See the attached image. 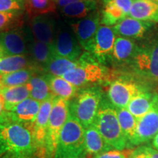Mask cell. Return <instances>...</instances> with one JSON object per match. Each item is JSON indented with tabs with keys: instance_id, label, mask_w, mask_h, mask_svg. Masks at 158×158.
I'll use <instances>...</instances> for the list:
<instances>
[{
	"instance_id": "cell-1",
	"label": "cell",
	"mask_w": 158,
	"mask_h": 158,
	"mask_svg": "<svg viewBox=\"0 0 158 158\" xmlns=\"http://www.w3.org/2000/svg\"><path fill=\"white\" fill-rule=\"evenodd\" d=\"M35 153L32 133L24 126L9 122L0 126V155L17 158L31 157Z\"/></svg>"
},
{
	"instance_id": "cell-2",
	"label": "cell",
	"mask_w": 158,
	"mask_h": 158,
	"mask_svg": "<svg viewBox=\"0 0 158 158\" xmlns=\"http://www.w3.org/2000/svg\"><path fill=\"white\" fill-rule=\"evenodd\" d=\"M107 87L105 95L115 108H126L136 95L149 90L147 82L123 70H116L115 77Z\"/></svg>"
},
{
	"instance_id": "cell-3",
	"label": "cell",
	"mask_w": 158,
	"mask_h": 158,
	"mask_svg": "<svg viewBox=\"0 0 158 158\" xmlns=\"http://www.w3.org/2000/svg\"><path fill=\"white\" fill-rule=\"evenodd\" d=\"M78 66L68 71L62 78L79 89L88 86H107L116 76V70L80 58Z\"/></svg>"
},
{
	"instance_id": "cell-4",
	"label": "cell",
	"mask_w": 158,
	"mask_h": 158,
	"mask_svg": "<svg viewBox=\"0 0 158 158\" xmlns=\"http://www.w3.org/2000/svg\"><path fill=\"white\" fill-rule=\"evenodd\" d=\"M127 68L128 72L147 83H158V35L147 39Z\"/></svg>"
},
{
	"instance_id": "cell-5",
	"label": "cell",
	"mask_w": 158,
	"mask_h": 158,
	"mask_svg": "<svg viewBox=\"0 0 158 158\" xmlns=\"http://www.w3.org/2000/svg\"><path fill=\"white\" fill-rule=\"evenodd\" d=\"M104 94L102 86H88L80 89L70 100V114L85 129L94 124Z\"/></svg>"
},
{
	"instance_id": "cell-6",
	"label": "cell",
	"mask_w": 158,
	"mask_h": 158,
	"mask_svg": "<svg viewBox=\"0 0 158 158\" xmlns=\"http://www.w3.org/2000/svg\"><path fill=\"white\" fill-rule=\"evenodd\" d=\"M93 125L105 141L114 149H127V141L122 133L116 108L104 94Z\"/></svg>"
},
{
	"instance_id": "cell-7",
	"label": "cell",
	"mask_w": 158,
	"mask_h": 158,
	"mask_svg": "<svg viewBox=\"0 0 158 158\" xmlns=\"http://www.w3.org/2000/svg\"><path fill=\"white\" fill-rule=\"evenodd\" d=\"M85 128L69 114L59 135L54 158H85Z\"/></svg>"
},
{
	"instance_id": "cell-8",
	"label": "cell",
	"mask_w": 158,
	"mask_h": 158,
	"mask_svg": "<svg viewBox=\"0 0 158 158\" xmlns=\"http://www.w3.org/2000/svg\"><path fill=\"white\" fill-rule=\"evenodd\" d=\"M69 106V100L56 97L55 98L47 128L45 139L46 158H54L59 135L70 114Z\"/></svg>"
},
{
	"instance_id": "cell-9",
	"label": "cell",
	"mask_w": 158,
	"mask_h": 158,
	"mask_svg": "<svg viewBox=\"0 0 158 158\" xmlns=\"http://www.w3.org/2000/svg\"><path fill=\"white\" fill-rule=\"evenodd\" d=\"M52 51L54 56L72 61L79 60L84 54L83 48L79 44L71 27L64 23H57Z\"/></svg>"
},
{
	"instance_id": "cell-10",
	"label": "cell",
	"mask_w": 158,
	"mask_h": 158,
	"mask_svg": "<svg viewBox=\"0 0 158 158\" xmlns=\"http://www.w3.org/2000/svg\"><path fill=\"white\" fill-rule=\"evenodd\" d=\"M113 27L100 24L97 31L92 48L89 52H85L86 59L92 62L107 66L116 38Z\"/></svg>"
},
{
	"instance_id": "cell-11",
	"label": "cell",
	"mask_w": 158,
	"mask_h": 158,
	"mask_svg": "<svg viewBox=\"0 0 158 158\" xmlns=\"http://www.w3.org/2000/svg\"><path fill=\"white\" fill-rule=\"evenodd\" d=\"M52 96L41 102L38 114L32 128V135L35 147V155L39 158H46L45 152V139H46L47 128L54 99Z\"/></svg>"
},
{
	"instance_id": "cell-12",
	"label": "cell",
	"mask_w": 158,
	"mask_h": 158,
	"mask_svg": "<svg viewBox=\"0 0 158 158\" xmlns=\"http://www.w3.org/2000/svg\"><path fill=\"white\" fill-rule=\"evenodd\" d=\"M100 21L101 13L95 10L84 19L71 23V29L85 52H89L92 48Z\"/></svg>"
},
{
	"instance_id": "cell-13",
	"label": "cell",
	"mask_w": 158,
	"mask_h": 158,
	"mask_svg": "<svg viewBox=\"0 0 158 158\" xmlns=\"http://www.w3.org/2000/svg\"><path fill=\"white\" fill-rule=\"evenodd\" d=\"M158 133V94H155L152 107L138 120L135 137L133 146H142L149 143Z\"/></svg>"
},
{
	"instance_id": "cell-14",
	"label": "cell",
	"mask_w": 158,
	"mask_h": 158,
	"mask_svg": "<svg viewBox=\"0 0 158 158\" xmlns=\"http://www.w3.org/2000/svg\"><path fill=\"white\" fill-rule=\"evenodd\" d=\"M0 47L6 56L29 55L28 29L23 27L0 32Z\"/></svg>"
},
{
	"instance_id": "cell-15",
	"label": "cell",
	"mask_w": 158,
	"mask_h": 158,
	"mask_svg": "<svg viewBox=\"0 0 158 158\" xmlns=\"http://www.w3.org/2000/svg\"><path fill=\"white\" fill-rule=\"evenodd\" d=\"M138 49V44L132 39L117 36L110 55L109 65L116 70L127 68Z\"/></svg>"
},
{
	"instance_id": "cell-16",
	"label": "cell",
	"mask_w": 158,
	"mask_h": 158,
	"mask_svg": "<svg viewBox=\"0 0 158 158\" xmlns=\"http://www.w3.org/2000/svg\"><path fill=\"white\" fill-rule=\"evenodd\" d=\"M41 102L31 98L26 99L7 111L10 120L24 126L32 133V128L38 114Z\"/></svg>"
},
{
	"instance_id": "cell-17",
	"label": "cell",
	"mask_w": 158,
	"mask_h": 158,
	"mask_svg": "<svg viewBox=\"0 0 158 158\" xmlns=\"http://www.w3.org/2000/svg\"><path fill=\"white\" fill-rule=\"evenodd\" d=\"M57 23L58 22L51 14L39 15L31 19L29 30L37 40L48 45L52 48Z\"/></svg>"
},
{
	"instance_id": "cell-18",
	"label": "cell",
	"mask_w": 158,
	"mask_h": 158,
	"mask_svg": "<svg viewBox=\"0 0 158 158\" xmlns=\"http://www.w3.org/2000/svg\"><path fill=\"white\" fill-rule=\"evenodd\" d=\"M155 23L137 20L129 16L113 27L116 36L135 40H141L155 27Z\"/></svg>"
},
{
	"instance_id": "cell-19",
	"label": "cell",
	"mask_w": 158,
	"mask_h": 158,
	"mask_svg": "<svg viewBox=\"0 0 158 158\" xmlns=\"http://www.w3.org/2000/svg\"><path fill=\"white\" fill-rule=\"evenodd\" d=\"M134 0H104L100 24L111 27L129 15Z\"/></svg>"
},
{
	"instance_id": "cell-20",
	"label": "cell",
	"mask_w": 158,
	"mask_h": 158,
	"mask_svg": "<svg viewBox=\"0 0 158 158\" xmlns=\"http://www.w3.org/2000/svg\"><path fill=\"white\" fill-rule=\"evenodd\" d=\"M114 149L105 141L96 127L92 124L85 129L84 156L85 158H94L105 152Z\"/></svg>"
},
{
	"instance_id": "cell-21",
	"label": "cell",
	"mask_w": 158,
	"mask_h": 158,
	"mask_svg": "<svg viewBox=\"0 0 158 158\" xmlns=\"http://www.w3.org/2000/svg\"><path fill=\"white\" fill-rule=\"evenodd\" d=\"M29 55L35 64L43 73V68L54 57L52 48L48 45L37 40L28 29Z\"/></svg>"
},
{
	"instance_id": "cell-22",
	"label": "cell",
	"mask_w": 158,
	"mask_h": 158,
	"mask_svg": "<svg viewBox=\"0 0 158 158\" xmlns=\"http://www.w3.org/2000/svg\"><path fill=\"white\" fill-rule=\"evenodd\" d=\"M128 16L140 21L158 23V3L153 0H134Z\"/></svg>"
},
{
	"instance_id": "cell-23",
	"label": "cell",
	"mask_w": 158,
	"mask_h": 158,
	"mask_svg": "<svg viewBox=\"0 0 158 158\" xmlns=\"http://www.w3.org/2000/svg\"><path fill=\"white\" fill-rule=\"evenodd\" d=\"M35 69L43 73L37 68L29 55H15L0 57V75L11 73L23 69Z\"/></svg>"
},
{
	"instance_id": "cell-24",
	"label": "cell",
	"mask_w": 158,
	"mask_h": 158,
	"mask_svg": "<svg viewBox=\"0 0 158 158\" xmlns=\"http://www.w3.org/2000/svg\"><path fill=\"white\" fill-rule=\"evenodd\" d=\"M45 77L48 81L51 92L56 98H63L70 101L80 90L78 87L74 86L62 77L54 76L48 74H45Z\"/></svg>"
},
{
	"instance_id": "cell-25",
	"label": "cell",
	"mask_w": 158,
	"mask_h": 158,
	"mask_svg": "<svg viewBox=\"0 0 158 158\" xmlns=\"http://www.w3.org/2000/svg\"><path fill=\"white\" fill-rule=\"evenodd\" d=\"M155 94L149 90L144 91L132 99L126 108L138 121L152 107Z\"/></svg>"
},
{
	"instance_id": "cell-26",
	"label": "cell",
	"mask_w": 158,
	"mask_h": 158,
	"mask_svg": "<svg viewBox=\"0 0 158 158\" xmlns=\"http://www.w3.org/2000/svg\"><path fill=\"white\" fill-rule=\"evenodd\" d=\"M116 110L122 132L127 141V149H133L137 128V119L126 108H116Z\"/></svg>"
},
{
	"instance_id": "cell-27",
	"label": "cell",
	"mask_w": 158,
	"mask_h": 158,
	"mask_svg": "<svg viewBox=\"0 0 158 158\" xmlns=\"http://www.w3.org/2000/svg\"><path fill=\"white\" fill-rule=\"evenodd\" d=\"M30 97L33 100L43 102L47 99L54 96L51 92L45 74L37 73L27 84Z\"/></svg>"
},
{
	"instance_id": "cell-28",
	"label": "cell",
	"mask_w": 158,
	"mask_h": 158,
	"mask_svg": "<svg viewBox=\"0 0 158 158\" xmlns=\"http://www.w3.org/2000/svg\"><path fill=\"white\" fill-rule=\"evenodd\" d=\"M97 5L94 0H81L60 9L61 13L65 17L82 19L95 11Z\"/></svg>"
},
{
	"instance_id": "cell-29",
	"label": "cell",
	"mask_w": 158,
	"mask_h": 158,
	"mask_svg": "<svg viewBox=\"0 0 158 158\" xmlns=\"http://www.w3.org/2000/svg\"><path fill=\"white\" fill-rule=\"evenodd\" d=\"M5 101V109L10 110L15 106L30 97L29 89L27 84L17 86L3 87L0 91Z\"/></svg>"
},
{
	"instance_id": "cell-30",
	"label": "cell",
	"mask_w": 158,
	"mask_h": 158,
	"mask_svg": "<svg viewBox=\"0 0 158 158\" xmlns=\"http://www.w3.org/2000/svg\"><path fill=\"white\" fill-rule=\"evenodd\" d=\"M80 59L78 61H72L61 57L54 56L43 68L45 74L62 77L65 73L80 64Z\"/></svg>"
},
{
	"instance_id": "cell-31",
	"label": "cell",
	"mask_w": 158,
	"mask_h": 158,
	"mask_svg": "<svg viewBox=\"0 0 158 158\" xmlns=\"http://www.w3.org/2000/svg\"><path fill=\"white\" fill-rule=\"evenodd\" d=\"M37 73H40L35 69H23L11 73L0 75V81L2 84L3 87L21 86V85L27 84L30 81V79Z\"/></svg>"
},
{
	"instance_id": "cell-32",
	"label": "cell",
	"mask_w": 158,
	"mask_h": 158,
	"mask_svg": "<svg viewBox=\"0 0 158 158\" xmlns=\"http://www.w3.org/2000/svg\"><path fill=\"white\" fill-rule=\"evenodd\" d=\"M54 0H25V12L30 19L56 12Z\"/></svg>"
},
{
	"instance_id": "cell-33",
	"label": "cell",
	"mask_w": 158,
	"mask_h": 158,
	"mask_svg": "<svg viewBox=\"0 0 158 158\" xmlns=\"http://www.w3.org/2000/svg\"><path fill=\"white\" fill-rule=\"evenodd\" d=\"M25 10L0 12V32L23 27Z\"/></svg>"
},
{
	"instance_id": "cell-34",
	"label": "cell",
	"mask_w": 158,
	"mask_h": 158,
	"mask_svg": "<svg viewBox=\"0 0 158 158\" xmlns=\"http://www.w3.org/2000/svg\"><path fill=\"white\" fill-rule=\"evenodd\" d=\"M25 10V0H0V12Z\"/></svg>"
},
{
	"instance_id": "cell-35",
	"label": "cell",
	"mask_w": 158,
	"mask_h": 158,
	"mask_svg": "<svg viewBox=\"0 0 158 158\" xmlns=\"http://www.w3.org/2000/svg\"><path fill=\"white\" fill-rule=\"evenodd\" d=\"M133 149H124L123 150L111 149L97 155L94 158H130L133 152Z\"/></svg>"
},
{
	"instance_id": "cell-36",
	"label": "cell",
	"mask_w": 158,
	"mask_h": 158,
	"mask_svg": "<svg viewBox=\"0 0 158 158\" xmlns=\"http://www.w3.org/2000/svg\"><path fill=\"white\" fill-rule=\"evenodd\" d=\"M130 158H150L147 152V146H139L134 149Z\"/></svg>"
},
{
	"instance_id": "cell-37",
	"label": "cell",
	"mask_w": 158,
	"mask_h": 158,
	"mask_svg": "<svg viewBox=\"0 0 158 158\" xmlns=\"http://www.w3.org/2000/svg\"><path fill=\"white\" fill-rule=\"evenodd\" d=\"M55 4H56V8L59 7V9H62L63 7H66L70 4L76 2L81 1V0H54Z\"/></svg>"
},
{
	"instance_id": "cell-38",
	"label": "cell",
	"mask_w": 158,
	"mask_h": 158,
	"mask_svg": "<svg viewBox=\"0 0 158 158\" xmlns=\"http://www.w3.org/2000/svg\"><path fill=\"white\" fill-rule=\"evenodd\" d=\"M147 152L149 154L150 158H158V151L152 147H147Z\"/></svg>"
},
{
	"instance_id": "cell-39",
	"label": "cell",
	"mask_w": 158,
	"mask_h": 158,
	"mask_svg": "<svg viewBox=\"0 0 158 158\" xmlns=\"http://www.w3.org/2000/svg\"><path fill=\"white\" fill-rule=\"evenodd\" d=\"M9 122H11V121L10 120L7 111H6L5 113H4L2 114H0V126Z\"/></svg>"
},
{
	"instance_id": "cell-40",
	"label": "cell",
	"mask_w": 158,
	"mask_h": 158,
	"mask_svg": "<svg viewBox=\"0 0 158 158\" xmlns=\"http://www.w3.org/2000/svg\"><path fill=\"white\" fill-rule=\"evenodd\" d=\"M7 111L5 109V101L2 94L0 93V114H2Z\"/></svg>"
},
{
	"instance_id": "cell-41",
	"label": "cell",
	"mask_w": 158,
	"mask_h": 158,
	"mask_svg": "<svg viewBox=\"0 0 158 158\" xmlns=\"http://www.w3.org/2000/svg\"><path fill=\"white\" fill-rule=\"evenodd\" d=\"M152 144L153 149H155L158 151V133L155 135V137L153 138Z\"/></svg>"
},
{
	"instance_id": "cell-42",
	"label": "cell",
	"mask_w": 158,
	"mask_h": 158,
	"mask_svg": "<svg viewBox=\"0 0 158 158\" xmlns=\"http://www.w3.org/2000/svg\"><path fill=\"white\" fill-rule=\"evenodd\" d=\"M0 158H15V157L12 155H1L0 156Z\"/></svg>"
},
{
	"instance_id": "cell-43",
	"label": "cell",
	"mask_w": 158,
	"mask_h": 158,
	"mask_svg": "<svg viewBox=\"0 0 158 158\" xmlns=\"http://www.w3.org/2000/svg\"><path fill=\"white\" fill-rule=\"evenodd\" d=\"M6 56V55L5 54V52L3 51L2 48L0 47V57H3V56Z\"/></svg>"
},
{
	"instance_id": "cell-44",
	"label": "cell",
	"mask_w": 158,
	"mask_h": 158,
	"mask_svg": "<svg viewBox=\"0 0 158 158\" xmlns=\"http://www.w3.org/2000/svg\"><path fill=\"white\" fill-rule=\"evenodd\" d=\"M3 88V86H2V83H1V81H0V91L2 90V89Z\"/></svg>"
},
{
	"instance_id": "cell-45",
	"label": "cell",
	"mask_w": 158,
	"mask_h": 158,
	"mask_svg": "<svg viewBox=\"0 0 158 158\" xmlns=\"http://www.w3.org/2000/svg\"><path fill=\"white\" fill-rule=\"evenodd\" d=\"M153 1H155V2H156L158 3V0H153Z\"/></svg>"
},
{
	"instance_id": "cell-46",
	"label": "cell",
	"mask_w": 158,
	"mask_h": 158,
	"mask_svg": "<svg viewBox=\"0 0 158 158\" xmlns=\"http://www.w3.org/2000/svg\"><path fill=\"white\" fill-rule=\"evenodd\" d=\"M94 1H97V0H94Z\"/></svg>"
},
{
	"instance_id": "cell-47",
	"label": "cell",
	"mask_w": 158,
	"mask_h": 158,
	"mask_svg": "<svg viewBox=\"0 0 158 158\" xmlns=\"http://www.w3.org/2000/svg\"></svg>"
}]
</instances>
